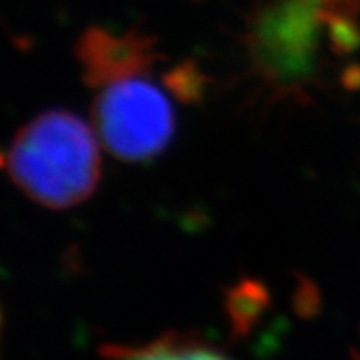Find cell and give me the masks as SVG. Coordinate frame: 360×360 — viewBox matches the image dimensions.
<instances>
[{
    "instance_id": "obj_2",
    "label": "cell",
    "mask_w": 360,
    "mask_h": 360,
    "mask_svg": "<svg viewBox=\"0 0 360 360\" xmlns=\"http://www.w3.org/2000/svg\"><path fill=\"white\" fill-rule=\"evenodd\" d=\"M13 184L44 208L85 202L101 179L100 136L77 114L52 109L19 129L4 153Z\"/></svg>"
},
{
    "instance_id": "obj_4",
    "label": "cell",
    "mask_w": 360,
    "mask_h": 360,
    "mask_svg": "<svg viewBox=\"0 0 360 360\" xmlns=\"http://www.w3.org/2000/svg\"><path fill=\"white\" fill-rule=\"evenodd\" d=\"M114 360H230L223 353L204 346H188V344H171V342H157L146 347L118 351Z\"/></svg>"
},
{
    "instance_id": "obj_5",
    "label": "cell",
    "mask_w": 360,
    "mask_h": 360,
    "mask_svg": "<svg viewBox=\"0 0 360 360\" xmlns=\"http://www.w3.org/2000/svg\"><path fill=\"white\" fill-rule=\"evenodd\" d=\"M309 2L340 19L353 20V22H359L360 19V0H309Z\"/></svg>"
},
{
    "instance_id": "obj_3",
    "label": "cell",
    "mask_w": 360,
    "mask_h": 360,
    "mask_svg": "<svg viewBox=\"0 0 360 360\" xmlns=\"http://www.w3.org/2000/svg\"><path fill=\"white\" fill-rule=\"evenodd\" d=\"M355 35L356 22L309 0H272L254 15L248 48L266 83L292 90L316 76L326 46H353Z\"/></svg>"
},
{
    "instance_id": "obj_1",
    "label": "cell",
    "mask_w": 360,
    "mask_h": 360,
    "mask_svg": "<svg viewBox=\"0 0 360 360\" xmlns=\"http://www.w3.org/2000/svg\"><path fill=\"white\" fill-rule=\"evenodd\" d=\"M86 86L92 90V125L103 147L122 162H147L173 140L176 98H191V68L157 79L155 41L140 32L90 28L76 46Z\"/></svg>"
}]
</instances>
